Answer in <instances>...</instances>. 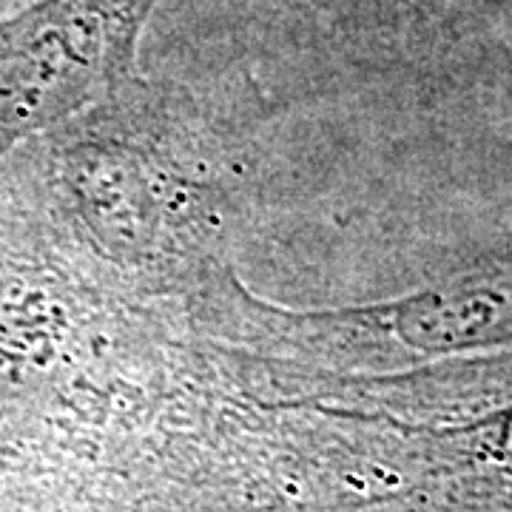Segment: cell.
Here are the masks:
<instances>
[{"label":"cell","mask_w":512,"mask_h":512,"mask_svg":"<svg viewBox=\"0 0 512 512\" xmlns=\"http://www.w3.org/2000/svg\"><path fill=\"white\" fill-rule=\"evenodd\" d=\"M157 0H32L0 18V143L69 117L131 69Z\"/></svg>","instance_id":"obj_1"},{"label":"cell","mask_w":512,"mask_h":512,"mask_svg":"<svg viewBox=\"0 0 512 512\" xmlns=\"http://www.w3.org/2000/svg\"><path fill=\"white\" fill-rule=\"evenodd\" d=\"M373 316L402 348L419 353L512 348V262L447 276Z\"/></svg>","instance_id":"obj_2"},{"label":"cell","mask_w":512,"mask_h":512,"mask_svg":"<svg viewBox=\"0 0 512 512\" xmlns=\"http://www.w3.org/2000/svg\"><path fill=\"white\" fill-rule=\"evenodd\" d=\"M26 3H32V0H0V18H3L6 12H18Z\"/></svg>","instance_id":"obj_3"}]
</instances>
